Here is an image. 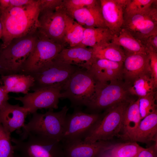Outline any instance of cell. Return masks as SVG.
<instances>
[{
  "instance_id": "5bb4252c",
  "label": "cell",
  "mask_w": 157,
  "mask_h": 157,
  "mask_svg": "<svg viewBox=\"0 0 157 157\" xmlns=\"http://www.w3.org/2000/svg\"><path fill=\"white\" fill-rule=\"evenodd\" d=\"M128 0H100L106 27L114 36L118 35L124 22V12Z\"/></svg>"
},
{
  "instance_id": "7402d4cb",
  "label": "cell",
  "mask_w": 157,
  "mask_h": 157,
  "mask_svg": "<svg viewBox=\"0 0 157 157\" xmlns=\"http://www.w3.org/2000/svg\"><path fill=\"white\" fill-rule=\"evenodd\" d=\"M157 111L150 114L140 121L129 140L131 141L147 143L156 140Z\"/></svg>"
},
{
  "instance_id": "8fae6325",
  "label": "cell",
  "mask_w": 157,
  "mask_h": 157,
  "mask_svg": "<svg viewBox=\"0 0 157 157\" xmlns=\"http://www.w3.org/2000/svg\"><path fill=\"white\" fill-rule=\"evenodd\" d=\"M38 31L15 38L5 48L0 49L2 57L18 73L32 51L38 37Z\"/></svg>"
},
{
  "instance_id": "7a4b0ae2",
  "label": "cell",
  "mask_w": 157,
  "mask_h": 157,
  "mask_svg": "<svg viewBox=\"0 0 157 157\" xmlns=\"http://www.w3.org/2000/svg\"><path fill=\"white\" fill-rule=\"evenodd\" d=\"M11 140L16 157H64L61 142L45 136L29 133Z\"/></svg>"
},
{
  "instance_id": "d4e9b609",
  "label": "cell",
  "mask_w": 157,
  "mask_h": 157,
  "mask_svg": "<svg viewBox=\"0 0 157 157\" xmlns=\"http://www.w3.org/2000/svg\"><path fill=\"white\" fill-rule=\"evenodd\" d=\"M64 11L65 22L64 34L65 44H68L70 47L78 46L82 41L85 28L79 24Z\"/></svg>"
},
{
  "instance_id": "7c38bea8",
  "label": "cell",
  "mask_w": 157,
  "mask_h": 157,
  "mask_svg": "<svg viewBox=\"0 0 157 157\" xmlns=\"http://www.w3.org/2000/svg\"><path fill=\"white\" fill-rule=\"evenodd\" d=\"M62 88L59 85L43 88L28 92L24 96L14 98L21 102L23 106L28 109L32 114L42 109H57L59 99L62 98Z\"/></svg>"
},
{
  "instance_id": "5b68a950",
  "label": "cell",
  "mask_w": 157,
  "mask_h": 157,
  "mask_svg": "<svg viewBox=\"0 0 157 157\" xmlns=\"http://www.w3.org/2000/svg\"><path fill=\"white\" fill-rule=\"evenodd\" d=\"M97 81L86 70L78 69L62 88V98L76 106H86L93 95Z\"/></svg>"
},
{
  "instance_id": "4fadbf2b",
  "label": "cell",
  "mask_w": 157,
  "mask_h": 157,
  "mask_svg": "<svg viewBox=\"0 0 157 157\" xmlns=\"http://www.w3.org/2000/svg\"><path fill=\"white\" fill-rule=\"evenodd\" d=\"M64 13L61 5L54 10L40 13L38 29L49 39L63 46L65 28Z\"/></svg>"
},
{
  "instance_id": "9c48e42d",
  "label": "cell",
  "mask_w": 157,
  "mask_h": 157,
  "mask_svg": "<svg viewBox=\"0 0 157 157\" xmlns=\"http://www.w3.org/2000/svg\"><path fill=\"white\" fill-rule=\"evenodd\" d=\"M127 88L118 81L109 84L97 81L94 93L86 106L90 111L99 110L129 100Z\"/></svg>"
},
{
  "instance_id": "e0dca14e",
  "label": "cell",
  "mask_w": 157,
  "mask_h": 157,
  "mask_svg": "<svg viewBox=\"0 0 157 157\" xmlns=\"http://www.w3.org/2000/svg\"><path fill=\"white\" fill-rule=\"evenodd\" d=\"M125 54L123 76L127 84H132L142 75L150 74L149 58L147 53Z\"/></svg>"
},
{
  "instance_id": "ee69618b",
  "label": "cell",
  "mask_w": 157,
  "mask_h": 157,
  "mask_svg": "<svg viewBox=\"0 0 157 157\" xmlns=\"http://www.w3.org/2000/svg\"><path fill=\"white\" fill-rule=\"evenodd\" d=\"M15 157H16V156H15Z\"/></svg>"
},
{
  "instance_id": "484cf974",
  "label": "cell",
  "mask_w": 157,
  "mask_h": 157,
  "mask_svg": "<svg viewBox=\"0 0 157 157\" xmlns=\"http://www.w3.org/2000/svg\"><path fill=\"white\" fill-rule=\"evenodd\" d=\"M92 49L94 57L97 58L123 63L126 57L125 53L123 48L111 42Z\"/></svg>"
},
{
  "instance_id": "277c9868",
  "label": "cell",
  "mask_w": 157,
  "mask_h": 157,
  "mask_svg": "<svg viewBox=\"0 0 157 157\" xmlns=\"http://www.w3.org/2000/svg\"><path fill=\"white\" fill-rule=\"evenodd\" d=\"M130 101H123L108 108L83 140L92 143L99 141H108L119 135L124 113Z\"/></svg>"
},
{
  "instance_id": "9a60e30c",
  "label": "cell",
  "mask_w": 157,
  "mask_h": 157,
  "mask_svg": "<svg viewBox=\"0 0 157 157\" xmlns=\"http://www.w3.org/2000/svg\"><path fill=\"white\" fill-rule=\"evenodd\" d=\"M62 144L64 157H100L113 144L108 141L90 143L81 140Z\"/></svg>"
},
{
  "instance_id": "83f0119b",
  "label": "cell",
  "mask_w": 157,
  "mask_h": 157,
  "mask_svg": "<svg viewBox=\"0 0 157 157\" xmlns=\"http://www.w3.org/2000/svg\"><path fill=\"white\" fill-rule=\"evenodd\" d=\"M127 88L128 93L141 97L154 94L156 88L150 74L142 75L136 79Z\"/></svg>"
},
{
  "instance_id": "b9f144b4",
  "label": "cell",
  "mask_w": 157,
  "mask_h": 157,
  "mask_svg": "<svg viewBox=\"0 0 157 157\" xmlns=\"http://www.w3.org/2000/svg\"><path fill=\"white\" fill-rule=\"evenodd\" d=\"M3 28L1 22L0 21V39L3 36Z\"/></svg>"
},
{
  "instance_id": "30bf717a",
  "label": "cell",
  "mask_w": 157,
  "mask_h": 157,
  "mask_svg": "<svg viewBox=\"0 0 157 157\" xmlns=\"http://www.w3.org/2000/svg\"><path fill=\"white\" fill-rule=\"evenodd\" d=\"M156 3L157 1L144 12L124 17L122 29L144 46L147 38L157 33Z\"/></svg>"
},
{
  "instance_id": "d6a6232c",
  "label": "cell",
  "mask_w": 157,
  "mask_h": 157,
  "mask_svg": "<svg viewBox=\"0 0 157 157\" xmlns=\"http://www.w3.org/2000/svg\"><path fill=\"white\" fill-rule=\"evenodd\" d=\"M100 3L97 0H63L61 6L65 11L74 10L95 6Z\"/></svg>"
},
{
  "instance_id": "4316f807",
  "label": "cell",
  "mask_w": 157,
  "mask_h": 157,
  "mask_svg": "<svg viewBox=\"0 0 157 157\" xmlns=\"http://www.w3.org/2000/svg\"><path fill=\"white\" fill-rule=\"evenodd\" d=\"M111 42L121 47L125 53H147L146 48L123 29L118 36L113 37Z\"/></svg>"
},
{
  "instance_id": "836d02e7",
  "label": "cell",
  "mask_w": 157,
  "mask_h": 157,
  "mask_svg": "<svg viewBox=\"0 0 157 157\" xmlns=\"http://www.w3.org/2000/svg\"><path fill=\"white\" fill-rule=\"evenodd\" d=\"M149 58V65L151 77L156 87L157 86V51L151 47H146Z\"/></svg>"
},
{
  "instance_id": "44dd1931",
  "label": "cell",
  "mask_w": 157,
  "mask_h": 157,
  "mask_svg": "<svg viewBox=\"0 0 157 157\" xmlns=\"http://www.w3.org/2000/svg\"><path fill=\"white\" fill-rule=\"evenodd\" d=\"M0 76L1 85L8 93H21L25 95L34 84V79L30 75L16 73Z\"/></svg>"
},
{
  "instance_id": "7bdbcfd3",
  "label": "cell",
  "mask_w": 157,
  "mask_h": 157,
  "mask_svg": "<svg viewBox=\"0 0 157 157\" xmlns=\"http://www.w3.org/2000/svg\"><path fill=\"white\" fill-rule=\"evenodd\" d=\"M110 157L109 156L106 154V152L104 153L101 157Z\"/></svg>"
},
{
  "instance_id": "3957f363",
  "label": "cell",
  "mask_w": 157,
  "mask_h": 157,
  "mask_svg": "<svg viewBox=\"0 0 157 157\" xmlns=\"http://www.w3.org/2000/svg\"><path fill=\"white\" fill-rule=\"evenodd\" d=\"M69 108L64 106L55 112L49 109L44 113L36 112L22 128L20 136L31 133L45 136L61 141Z\"/></svg>"
},
{
  "instance_id": "2e32d148",
  "label": "cell",
  "mask_w": 157,
  "mask_h": 157,
  "mask_svg": "<svg viewBox=\"0 0 157 157\" xmlns=\"http://www.w3.org/2000/svg\"><path fill=\"white\" fill-rule=\"evenodd\" d=\"M123 63L95 58L87 70L97 81L105 83L121 79L123 76Z\"/></svg>"
},
{
  "instance_id": "52a82bcc",
  "label": "cell",
  "mask_w": 157,
  "mask_h": 157,
  "mask_svg": "<svg viewBox=\"0 0 157 157\" xmlns=\"http://www.w3.org/2000/svg\"><path fill=\"white\" fill-rule=\"evenodd\" d=\"M38 31L35 46L19 74L28 75L36 71L52 61L64 48V46L55 42Z\"/></svg>"
},
{
  "instance_id": "8d00e7d4",
  "label": "cell",
  "mask_w": 157,
  "mask_h": 157,
  "mask_svg": "<svg viewBox=\"0 0 157 157\" xmlns=\"http://www.w3.org/2000/svg\"><path fill=\"white\" fill-rule=\"evenodd\" d=\"M18 73L1 56L0 53V75Z\"/></svg>"
},
{
  "instance_id": "f35d334b",
  "label": "cell",
  "mask_w": 157,
  "mask_h": 157,
  "mask_svg": "<svg viewBox=\"0 0 157 157\" xmlns=\"http://www.w3.org/2000/svg\"><path fill=\"white\" fill-rule=\"evenodd\" d=\"M35 0H10V7H20L31 4Z\"/></svg>"
},
{
  "instance_id": "d6986e66",
  "label": "cell",
  "mask_w": 157,
  "mask_h": 157,
  "mask_svg": "<svg viewBox=\"0 0 157 157\" xmlns=\"http://www.w3.org/2000/svg\"><path fill=\"white\" fill-rule=\"evenodd\" d=\"M95 58L92 48L78 45L69 48H64L54 59L87 70Z\"/></svg>"
},
{
  "instance_id": "d590c367",
  "label": "cell",
  "mask_w": 157,
  "mask_h": 157,
  "mask_svg": "<svg viewBox=\"0 0 157 157\" xmlns=\"http://www.w3.org/2000/svg\"><path fill=\"white\" fill-rule=\"evenodd\" d=\"M156 145L146 148L142 147L135 157H157Z\"/></svg>"
},
{
  "instance_id": "ba28073f",
  "label": "cell",
  "mask_w": 157,
  "mask_h": 157,
  "mask_svg": "<svg viewBox=\"0 0 157 157\" xmlns=\"http://www.w3.org/2000/svg\"><path fill=\"white\" fill-rule=\"evenodd\" d=\"M102 115L76 110L67 115L62 144L83 140L101 118Z\"/></svg>"
},
{
  "instance_id": "ab89813d",
  "label": "cell",
  "mask_w": 157,
  "mask_h": 157,
  "mask_svg": "<svg viewBox=\"0 0 157 157\" xmlns=\"http://www.w3.org/2000/svg\"><path fill=\"white\" fill-rule=\"evenodd\" d=\"M9 99L8 93L5 91L2 86L0 85V108L8 102Z\"/></svg>"
},
{
  "instance_id": "6da1fadb",
  "label": "cell",
  "mask_w": 157,
  "mask_h": 157,
  "mask_svg": "<svg viewBox=\"0 0 157 157\" xmlns=\"http://www.w3.org/2000/svg\"><path fill=\"white\" fill-rule=\"evenodd\" d=\"M40 0L20 7H10L0 11L3 28L1 49L6 47L14 39L36 32L39 27Z\"/></svg>"
},
{
  "instance_id": "1f68e13d",
  "label": "cell",
  "mask_w": 157,
  "mask_h": 157,
  "mask_svg": "<svg viewBox=\"0 0 157 157\" xmlns=\"http://www.w3.org/2000/svg\"><path fill=\"white\" fill-rule=\"evenodd\" d=\"M139 108L142 120L147 115L157 111L154 94L138 97Z\"/></svg>"
},
{
  "instance_id": "8992f818",
  "label": "cell",
  "mask_w": 157,
  "mask_h": 157,
  "mask_svg": "<svg viewBox=\"0 0 157 157\" xmlns=\"http://www.w3.org/2000/svg\"><path fill=\"white\" fill-rule=\"evenodd\" d=\"M78 69L76 66L53 59L42 67L28 75L32 76L34 84L31 90L52 86L63 87Z\"/></svg>"
},
{
  "instance_id": "f546056e",
  "label": "cell",
  "mask_w": 157,
  "mask_h": 157,
  "mask_svg": "<svg viewBox=\"0 0 157 157\" xmlns=\"http://www.w3.org/2000/svg\"><path fill=\"white\" fill-rule=\"evenodd\" d=\"M157 1L154 0H128L124 12V17L144 12Z\"/></svg>"
},
{
  "instance_id": "60d3db41",
  "label": "cell",
  "mask_w": 157,
  "mask_h": 157,
  "mask_svg": "<svg viewBox=\"0 0 157 157\" xmlns=\"http://www.w3.org/2000/svg\"><path fill=\"white\" fill-rule=\"evenodd\" d=\"M10 0H0V11L10 7Z\"/></svg>"
},
{
  "instance_id": "603a6c76",
  "label": "cell",
  "mask_w": 157,
  "mask_h": 157,
  "mask_svg": "<svg viewBox=\"0 0 157 157\" xmlns=\"http://www.w3.org/2000/svg\"><path fill=\"white\" fill-rule=\"evenodd\" d=\"M114 36L107 27L85 28L79 45L94 48L111 42Z\"/></svg>"
},
{
  "instance_id": "ac0fdd59",
  "label": "cell",
  "mask_w": 157,
  "mask_h": 157,
  "mask_svg": "<svg viewBox=\"0 0 157 157\" xmlns=\"http://www.w3.org/2000/svg\"><path fill=\"white\" fill-rule=\"evenodd\" d=\"M29 110L19 104L12 105L8 101L0 108V123L11 133L22 128Z\"/></svg>"
},
{
  "instance_id": "4dcf8cb0",
  "label": "cell",
  "mask_w": 157,
  "mask_h": 157,
  "mask_svg": "<svg viewBox=\"0 0 157 157\" xmlns=\"http://www.w3.org/2000/svg\"><path fill=\"white\" fill-rule=\"evenodd\" d=\"M11 134L0 123V157H15Z\"/></svg>"
},
{
  "instance_id": "e575fe53",
  "label": "cell",
  "mask_w": 157,
  "mask_h": 157,
  "mask_svg": "<svg viewBox=\"0 0 157 157\" xmlns=\"http://www.w3.org/2000/svg\"><path fill=\"white\" fill-rule=\"evenodd\" d=\"M62 0H40V13L53 11L62 4Z\"/></svg>"
},
{
  "instance_id": "ffe728a7",
  "label": "cell",
  "mask_w": 157,
  "mask_h": 157,
  "mask_svg": "<svg viewBox=\"0 0 157 157\" xmlns=\"http://www.w3.org/2000/svg\"><path fill=\"white\" fill-rule=\"evenodd\" d=\"M64 10L85 28L106 27L101 13L100 1L94 6L74 10Z\"/></svg>"
},
{
  "instance_id": "74e56055",
  "label": "cell",
  "mask_w": 157,
  "mask_h": 157,
  "mask_svg": "<svg viewBox=\"0 0 157 157\" xmlns=\"http://www.w3.org/2000/svg\"><path fill=\"white\" fill-rule=\"evenodd\" d=\"M144 46L146 48L151 47L157 51V33L149 36L147 38Z\"/></svg>"
},
{
  "instance_id": "f1b7e54d",
  "label": "cell",
  "mask_w": 157,
  "mask_h": 157,
  "mask_svg": "<svg viewBox=\"0 0 157 157\" xmlns=\"http://www.w3.org/2000/svg\"><path fill=\"white\" fill-rule=\"evenodd\" d=\"M142 148L136 142L113 144L106 153L110 157H135Z\"/></svg>"
},
{
  "instance_id": "cb8c5ba5",
  "label": "cell",
  "mask_w": 157,
  "mask_h": 157,
  "mask_svg": "<svg viewBox=\"0 0 157 157\" xmlns=\"http://www.w3.org/2000/svg\"><path fill=\"white\" fill-rule=\"evenodd\" d=\"M141 120L138 99L135 101H130L124 115L121 130L122 134L121 137L129 140Z\"/></svg>"
}]
</instances>
